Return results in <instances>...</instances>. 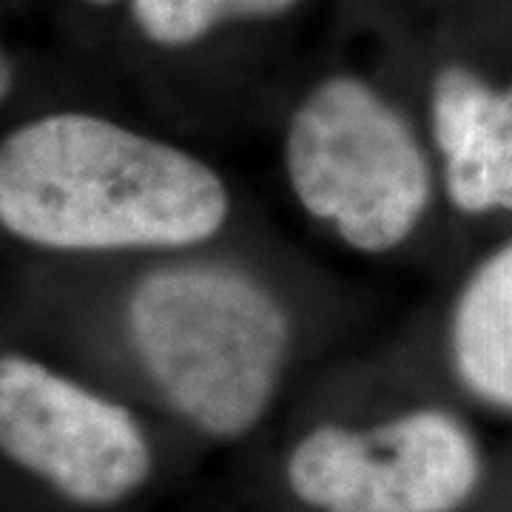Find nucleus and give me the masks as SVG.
I'll return each instance as SVG.
<instances>
[{
    "mask_svg": "<svg viewBox=\"0 0 512 512\" xmlns=\"http://www.w3.org/2000/svg\"><path fill=\"white\" fill-rule=\"evenodd\" d=\"M228 214L211 165L100 114H43L0 140V228L32 248L180 251L217 237Z\"/></svg>",
    "mask_w": 512,
    "mask_h": 512,
    "instance_id": "f257e3e1",
    "label": "nucleus"
},
{
    "mask_svg": "<svg viewBox=\"0 0 512 512\" xmlns=\"http://www.w3.org/2000/svg\"><path fill=\"white\" fill-rule=\"evenodd\" d=\"M126 330L157 393L211 439H239L265 419L291 353L279 296L222 262H174L140 276Z\"/></svg>",
    "mask_w": 512,
    "mask_h": 512,
    "instance_id": "f03ea898",
    "label": "nucleus"
},
{
    "mask_svg": "<svg viewBox=\"0 0 512 512\" xmlns=\"http://www.w3.org/2000/svg\"><path fill=\"white\" fill-rule=\"evenodd\" d=\"M285 174L296 202L359 254L404 245L433 200V171L416 131L350 74L328 77L296 106Z\"/></svg>",
    "mask_w": 512,
    "mask_h": 512,
    "instance_id": "7ed1b4c3",
    "label": "nucleus"
},
{
    "mask_svg": "<svg viewBox=\"0 0 512 512\" xmlns=\"http://www.w3.org/2000/svg\"><path fill=\"white\" fill-rule=\"evenodd\" d=\"M285 478L313 512H458L484 478L464 421L416 407L373 427L319 424L293 444Z\"/></svg>",
    "mask_w": 512,
    "mask_h": 512,
    "instance_id": "20e7f679",
    "label": "nucleus"
},
{
    "mask_svg": "<svg viewBox=\"0 0 512 512\" xmlns=\"http://www.w3.org/2000/svg\"><path fill=\"white\" fill-rule=\"evenodd\" d=\"M0 453L83 507L126 501L154 470L128 407L23 353H0Z\"/></svg>",
    "mask_w": 512,
    "mask_h": 512,
    "instance_id": "39448f33",
    "label": "nucleus"
},
{
    "mask_svg": "<svg viewBox=\"0 0 512 512\" xmlns=\"http://www.w3.org/2000/svg\"><path fill=\"white\" fill-rule=\"evenodd\" d=\"M430 126L450 205L467 217L512 214V86L447 66L433 80Z\"/></svg>",
    "mask_w": 512,
    "mask_h": 512,
    "instance_id": "423d86ee",
    "label": "nucleus"
},
{
    "mask_svg": "<svg viewBox=\"0 0 512 512\" xmlns=\"http://www.w3.org/2000/svg\"><path fill=\"white\" fill-rule=\"evenodd\" d=\"M450 359L478 402L512 413V239L461 285L450 313Z\"/></svg>",
    "mask_w": 512,
    "mask_h": 512,
    "instance_id": "0eeeda50",
    "label": "nucleus"
},
{
    "mask_svg": "<svg viewBox=\"0 0 512 512\" xmlns=\"http://www.w3.org/2000/svg\"><path fill=\"white\" fill-rule=\"evenodd\" d=\"M299 0H131V18L160 46L197 43L231 20L274 18Z\"/></svg>",
    "mask_w": 512,
    "mask_h": 512,
    "instance_id": "6e6552de",
    "label": "nucleus"
},
{
    "mask_svg": "<svg viewBox=\"0 0 512 512\" xmlns=\"http://www.w3.org/2000/svg\"><path fill=\"white\" fill-rule=\"evenodd\" d=\"M12 83H15L12 63H9V57L3 55V49H0V106L6 103V97L12 92Z\"/></svg>",
    "mask_w": 512,
    "mask_h": 512,
    "instance_id": "1a4fd4ad",
    "label": "nucleus"
},
{
    "mask_svg": "<svg viewBox=\"0 0 512 512\" xmlns=\"http://www.w3.org/2000/svg\"><path fill=\"white\" fill-rule=\"evenodd\" d=\"M86 3H92V6H109V3H117V0H86Z\"/></svg>",
    "mask_w": 512,
    "mask_h": 512,
    "instance_id": "9d476101",
    "label": "nucleus"
}]
</instances>
